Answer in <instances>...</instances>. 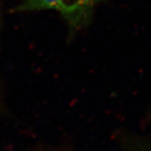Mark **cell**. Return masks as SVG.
<instances>
[{
  "instance_id": "cell-2",
  "label": "cell",
  "mask_w": 151,
  "mask_h": 151,
  "mask_svg": "<svg viewBox=\"0 0 151 151\" xmlns=\"http://www.w3.org/2000/svg\"><path fill=\"white\" fill-rule=\"evenodd\" d=\"M1 98H2V95H1V89H0V105H1V103H2Z\"/></svg>"
},
{
  "instance_id": "cell-1",
  "label": "cell",
  "mask_w": 151,
  "mask_h": 151,
  "mask_svg": "<svg viewBox=\"0 0 151 151\" xmlns=\"http://www.w3.org/2000/svg\"><path fill=\"white\" fill-rule=\"evenodd\" d=\"M103 0H23L14 8L15 13L55 11L73 35L89 25L94 10Z\"/></svg>"
}]
</instances>
